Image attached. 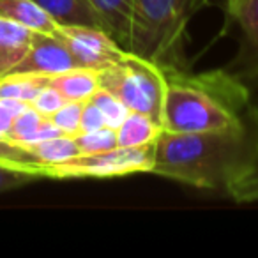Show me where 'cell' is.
I'll use <instances>...</instances> for the list:
<instances>
[{
  "mask_svg": "<svg viewBox=\"0 0 258 258\" xmlns=\"http://www.w3.org/2000/svg\"><path fill=\"white\" fill-rule=\"evenodd\" d=\"M253 147L254 131L247 124L197 133L161 129L151 173L198 189L226 193L249 165Z\"/></svg>",
  "mask_w": 258,
  "mask_h": 258,
  "instance_id": "obj_1",
  "label": "cell"
},
{
  "mask_svg": "<svg viewBox=\"0 0 258 258\" xmlns=\"http://www.w3.org/2000/svg\"><path fill=\"white\" fill-rule=\"evenodd\" d=\"M165 73V99L161 127L173 133H197L239 127L246 120L247 92L223 73L187 75L177 66H161Z\"/></svg>",
  "mask_w": 258,
  "mask_h": 258,
  "instance_id": "obj_2",
  "label": "cell"
},
{
  "mask_svg": "<svg viewBox=\"0 0 258 258\" xmlns=\"http://www.w3.org/2000/svg\"><path fill=\"white\" fill-rule=\"evenodd\" d=\"M207 0H135L129 51L159 66H175L191 16Z\"/></svg>",
  "mask_w": 258,
  "mask_h": 258,
  "instance_id": "obj_3",
  "label": "cell"
},
{
  "mask_svg": "<svg viewBox=\"0 0 258 258\" xmlns=\"http://www.w3.org/2000/svg\"><path fill=\"white\" fill-rule=\"evenodd\" d=\"M97 83L129 111L145 113L161 124L165 73L159 64L127 51L122 60L97 71Z\"/></svg>",
  "mask_w": 258,
  "mask_h": 258,
  "instance_id": "obj_4",
  "label": "cell"
},
{
  "mask_svg": "<svg viewBox=\"0 0 258 258\" xmlns=\"http://www.w3.org/2000/svg\"><path fill=\"white\" fill-rule=\"evenodd\" d=\"M154 144L144 147H115L96 154H80L69 161L44 166L43 179H110L133 173H151Z\"/></svg>",
  "mask_w": 258,
  "mask_h": 258,
  "instance_id": "obj_5",
  "label": "cell"
},
{
  "mask_svg": "<svg viewBox=\"0 0 258 258\" xmlns=\"http://www.w3.org/2000/svg\"><path fill=\"white\" fill-rule=\"evenodd\" d=\"M55 36L68 46L78 68L101 71L127 55V50L118 46L101 29H94V27L58 25Z\"/></svg>",
  "mask_w": 258,
  "mask_h": 258,
  "instance_id": "obj_6",
  "label": "cell"
},
{
  "mask_svg": "<svg viewBox=\"0 0 258 258\" xmlns=\"http://www.w3.org/2000/svg\"><path fill=\"white\" fill-rule=\"evenodd\" d=\"M75 68H78V66H76L71 51L55 34L34 32L29 51L13 73L55 76Z\"/></svg>",
  "mask_w": 258,
  "mask_h": 258,
  "instance_id": "obj_7",
  "label": "cell"
},
{
  "mask_svg": "<svg viewBox=\"0 0 258 258\" xmlns=\"http://www.w3.org/2000/svg\"><path fill=\"white\" fill-rule=\"evenodd\" d=\"M96 15L99 27L120 48L129 51L131 18L135 0H87Z\"/></svg>",
  "mask_w": 258,
  "mask_h": 258,
  "instance_id": "obj_8",
  "label": "cell"
},
{
  "mask_svg": "<svg viewBox=\"0 0 258 258\" xmlns=\"http://www.w3.org/2000/svg\"><path fill=\"white\" fill-rule=\"evenodd\" d=\"M32 30L0 18V78L11 75L32 43Z\"/></svg>",
  "mask_w": 258,
  "mask_h": 258,
  "instance_id": "obj_9",
  "label": "cell"
},
{
  "mask_svg": "<svg viewBox=\"0 0 258 258\" xmlns=\"http://www.w3.org/2000/svg\"><path fill=\"white\" fill-rule=\"evenodd\" d=\"M0 18L27 27L32 32L55 34L58 27L34 0H0Z\"/></svg>",
  "mask_w": 258,
  "mask_h": 258,
  "instance_id": "obj_10",
  "label": "cell"
},
{
  "mask_svg": "<svg viewBox=\"0 0 258 258\" xmlns=\"http://www.w3.org/2000/svg\"><path fill=\"white\" fill-rule=\"evenodd\" d=\"M34 2L60 27L82 25L101 29L87 0H34Z\"/></svg>",
  "mask_w": 258,
  "mask_h": 258,
  "instance_id": "obj_11",
  "label": "cell"
},
{
  "mask_svg": "<svg viewBox=\"0 0 258 258\" xmlns=\"http://www.w3.org/2000/svg\"><path fill=\"white\" fill-rule=\"evenodd\" d=\"M161 129V124L149 115L129 111V115L117 129L118 147H144V145L154 144Z\"/></svg>",
  "mask_w": 258,
  "mask_h": 258,
  "instance_id": "obj_12",
  "label": "cell"
},
{
  "mask_svg": "<svg viewBox=\"0 0 258 258\" xmlns=\"http://www.w3.org/2000/svg\"><path fill=\"white\" fill-rule=\"evenodd\" d=\"M48 83L55 87L66 101H87L99 89L97 71L85 68H75L60 75L50 76Z\"/></svg>",
  "mask_w": 258,
  "mask_h": 258,
  "instance_id": "obj_13",
  "label": "cell"
},
{
  "mask_svg": "<svg viewBox=\"0 0 258 258\" xmlns=\"http://www.w3.org/2000/svg\"><path fill=\"white\" fill-rule=\"evenodd\" d=\"M25 147H29V151L32 152V156L36 158L37 175H39V179H43L41 172H43L44 166L58 165V163L69 161V159L80 156V149H78V145H76L75 137H68V135H60V137L41 142V144L25 145Z\"/></svg>",
  "mask_w": 258,
  "mask_h": 258,
  "instance_id": "obj_14",
  "label": "cell"
},
{
  "mask_svg": "<svg viewBox=\"0 0 258 258\" xmlns=\"http://www.w3.org/2000/svg\"><path fill=\"white\" fill-rule=\"evenodd\" d=\"M48 82L50 76L13 73L0 78V99H16L30 104L37 94L48 85Z\"/></svg>",
  "mask_w": 258,
  "mask_h": 258,
  "instance_id": "obj_15",
  "label": "cell"
},
{
  "mask_svg": "<svg viewBox=\"0 0 258 258\" xmlns=\"http://www.w3.org/2000/svg\"><path fill=\"white\" fill-rule=\"evenodd\" d=\"M253 120H254L253 156H251L249 165L246 166V170L237 177V180L226 191V195L230 198H233L235 202H239V204L258 200V108L253 110Z\"/></svg>",
  "mask_w": 258,
  "mask_h": 258,
  "instance_id": "obj_16",
  "label": "cell"
},
{
  "mask_svg": "<svg viewBox=\"0 0 258 258\" xmlns=\"http://www.w3.org/2000/svg\"><path fill=\"white\" fill-rule=\"evenodd\" d=\"M75 140L80 149V154H96V152H104L118 147L117 129H111L108 125H103L96 131H89V133H78Z\"/></svg>",
  "mask_w": 258,
  "mask_h": 258,
  "instance_id": "obj_17",
  "label": "cell"
},
{
  "mask_svg": "<svg viewBox=\"0 0 258 258\" xmlns=\"http://www.w3.org/2000/svg\"><path fill=\"white\" fill-rule=\"evenodd\" d=\"M90 99L96 103V106L101 110L104 117V124L111 129H118V125L124 122V118L129 115V110L117 99L115 96H111L110 92H106L104 89H97L96 92L90 96Z\"/></svg>",
  "mask_w": 258,
  "mask_h": 258,
  "instance_id": "obj_18",
  "label": "cell"
},
{
  "mask_svg": "<svg viewBox=\"0 0 258 258\" xmlns=\"http://www.w3.org/2000/svg\"><path fill=\"white\" fill-rule=\"evenodd\" d=\"M233 13L246 39L258 50V0H235Z\"/></svg>",
  "mask_w": 258,
  "mask_h": 258,
  "instance_id": "obj_19",
  "label": "cell"
},
{
  "mask_svg": "<svg viewBox=\"0 0 258 258\" xmlns=\"http://www.w3.org/2000/svg\"><path fill=\"white\" fill-rule=\"evenodd\" d=\"M85 101H66L53 115L51 122L62 131V135L76 137L80 133V118H82V108Z\"/></svg>",
  "mask_w": 258,
  "mask_h": 258,
  "instance_id": "obj_20",
  "label": "cell"
},
{
  "mask_svg": "<svg viewBox=\"0 0 258 258\" xmlns=\"http://www.w3.org/2000/svg\"><path fill=\"white\" fill-rule=\"evenodd\" d=\"M43 115L36 110L34 106H27L25 110H22L18 113V117L15 118V124H13L11 135H9L8 140H13L16 144H23V142L29 140L30 135L39 127V124L43 122Z\"/></svg>",
  "mask_w": 258,
  "mask_h": 258,
  "instance_id": "obj_21",
  "label": "cell"
},
{
  "mask_svg": "<svg viewBox=\"0 0 258 258\" xmlns=\"http://www.w3.org/2000/svg\"><path fill=\"white\" fill-rule=\"evenodd\" d=\"M64 103H66L64 96H62L55 87H51L50 83H48V85L37 94L36 99L30 103V106L36 108L43 117H51Z\"/></svg>",
  "mask_w": 258,
  "mask_h": 258,
  "instance_id": "obj_22",
  "label": "cell"
},
{
  "mask_svg": "<svg viewBox=\"0 0 258 258\" xmlns=\"http://www.w3.org/2000/svg\"><path fill=\"white\" fill-rule=\"evenodd\" d=\"M27 106V103L16 99H0V138H9L15 118Z\"/></svg>",
  "mask_w": 258,
  "mask_h": 258,
  "instance_id": "obj_23",
  "label": "cell"
},
{
  "mask_svg": "<svg viewBox=\"0 0 258 258\" xmlns=\"http://www.w3.org/2000/svg\"><path fill=\"white\" fill-rule=\"evenodd\" d=\"M104 117L101 110L96 106L92 99H87L82 108V118H80V133H89V131H96V129L103 127Z\"/></svg>",
  "mask_w": 258,
  "mask_h": 258,
  "instance_id": "obj_24",
  "label": "cell"
},
{
  "mask_svg": "<svg viewBox=\"0 0 258 258\" xmlns=\"http://www.w3.org/2000/svg\"><path fill=\"white\" fill-rule=\"evenodd\" d=\"M34 180H37V177L32 175V173L18 172V170L0 166V193L22 187V186H25V184L34 182Z\"/></svg>",
  "mask_w": 258,
  "mask_h": 258,
  "instance_id": "obj_25",
  "label": "cell"
}]
</instances>
